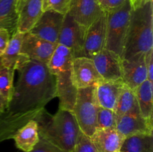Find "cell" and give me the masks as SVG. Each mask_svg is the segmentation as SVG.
<instances>
[{
	"label": "cell",
	"instance_id": "cell-13",
	"mask_svg": "<svg viewBox=\"0 0 153 152\" xmlns=\"http://www.w3.org/2000/svg\"><path fill=\"white\" fill-rule=\"evenodd\" d=\"M145 55L139 54L128 59H122L123 80L133 90L147 80Z\"/></svg>",
	"mask_w": 153,
	"mask_h": 152
},
{
	"label": "cell",
	"instance_id": "cell-5",
	"mask_svg": "<svg viewBox=\"0 0 153 152\" xmlns=\"http://www.w3.org/2000/svg\"><path fill=\"white\" fill-rule=\"evenodd\" d=\"M132 8L131 0H126L125 3L117 10L105 12L107 16V31L105 49L114 52L120 57L121 59Z\"/></svg>",
	"mask_w": 153,
	"mask_h": 152
},
{
	"label": "cell",
	"instance_id": "cell-35",
	"mask_svg": "<svg viewBox=\"0 0 153 152\" xmlns=\"http://www.w3.org/2000/svg\"><path fill=\"white\" fill-rule=\"evenodd\" d=\"M153 0H141L140 2H147V1H152Z\"/></svg>",
	"mask_w": 153,
	"mask_h": 152
},
{
	"label": "cell",
	"instance_id": "cell-9",
	"mask_svg": "<svg viewBox=\"0 0 153 152\" xmlns=\"http://www.w3.org/2000/svg\"><path fill=\"white\" fill-rule=\"evenodd\" d=\"M64 19V15L48 10L43 12L29 33L49 42L58 44L59 34Z\"/></svg>",
	"mask_w": 153,
	"mask_h": 152
},
{
	"label": "cell",
	"instance_id": "cell-20",
	"mask_svg": "<svg viewBox=\"0 0 153 152\" xmlns=\"http://www.w3.org/2000/svg\"><path fill=\"white\" fill-rule=\"evenodd\" d=\"M19 0H0V28L7 30L10 37L17 31Z\"/></svg>",
	"mask_w": 153,
	"mask_h": 152
},
{
	"label": "cell",
	"instance_id": "cell-8",
	"mask_svg": "<svg viewBox=\"0 0 153 152\" xmlns=\"http://www.w3.org/2000/svg\"><path fill=\"white\" fill-rule=\"evenodd\" d=\"M86 30L67 13L64 15L58 44L63 45L71 49L74 58L80 57L83 49Z\"/></svg>",
	"mask_w": 153,
	"mask_h": 152
},
{
	"label": "cell",
	"instance_id": "cell-6",
	"mask_svg": "<svg viewBox=\"0 0 153 152\" xmlns=\"http://www.w3.org/2000/svg\"><path fill=\"white\" fill-rule=\"evenodd\" d=\"M97 104L95 86L78 89L73 113L81 131L91 137L97 130Z\"/></svg>",
	"mask_w": 153,
	"mask_h": 152
},
{
	"label": "cell",
	"instance_id": "cell-19",
	"mask_svg": "<svg viewBox=\"0 0 153 152\" xmlns=\"http://www.w3.org/2000/svg\"><path fill=\"white\" fill-rule=\"evenodd\" d=\"M13 139L17 148L24 152L31 151L40 139L37 122L35 120L27 122L16 131Z\"/></svg>",
	"mask_w": 153,
	"mask_h": 152
},
{
	"label": "cell",
	"instance_id": "cell-18",
	"mask_svg": "<svg viewBox=\"0 0 153 152\" xmlns=\"http://www.w3.org/2000/svg\"><path fill=\"white\" fill-rule=\"evenodd\" d=\"M97 152H120L125 137L116 129H97L90 137Z\"/></svg>",
	"mask_w": 153,
	"mask_h": 152
},
{
	"label": "cell",
	"instance_id": "cell-23",
	"mask_svg": "<svg viewBox=\"0 0 153 152\" xmlns=\"http://www.w3.org/2000/svg\"><path fill=\"white\" fill-rule=\"evenodd\" d=\"M24 34H25L16 31L13 36H11L4 54L1 57L3 66L14 72L20 57L21 46Z\"/></svg>",
	"mask_w": 153,
	"mask_h": 152
},
{
	"label": "cell",
	"instance_id": "cell-2",
	"mask_svg": "<svg viewBox=\"0 0 153 152\" xmlns=\"http://www.w3.org/2000/svg\"><path fill=\"white\" fill-rule=\"evenodd\" d=\"M36 122L40 137L64 152H73L81 130L73 112L58 109L51 116L45 110Z\"/></svg>",
	"mask_w": 153,
	"mask_h": 152
},
{
	"label": "cell",
	"instance_id": "cell-33",
	"mask_svg": "<svg viewBox=\"0 0 153 152\" xmlns=\"http://www.w3.org/2000/svg\"><path fill=\"white\" fill-rule=\"evenodd\" d=\"M7 106V101H6L5 98H4V96L0 92V114H1L5 110Z\"/></svg>",
	"mask_w": 153,
	"mask_h": 152
},
{
	"label": "cell",
	"instance_id": "cell-27",
	"mask_svg": "<svg viewBox=\"0 0 153 152\" xmlns=\"http://www.w3.org/2000/svg\"><path fill=\"white\" fill-rule=\"evenodd\" d=\"M73 0H43V11L57 12L66 15L70 10Z\"/></svg>",
	"mask_w": 153,
	"mask_h": 152
},
{
	"label": "cell",
	"instance_id": "cell-31",
	"mask_svg": "<svg viewBox=\"0 0 153 152\" xmlns=\"http://www.w3.org/2000/svg\"><path fill=\"white\" fill-rule=\"evenodd\" d=\"M146 70H147V79L153 83V49L145 55Z\"/></svg>",
	"mask_w": 153,
	"mask_h": 152
},
{
	"label": "cell",
	"instance_id": "cell-16",
	"mask_svg": "<svg viewBox=\"0 0 153 152\" xmlns=\"http://www.w3.org/2000/svg\"><path fill=\"white\" fill-rule=\"evenodd\" d=\"M116 129L125 138L135 134H152V120L143 118L139 112L127 113L118 118Z\"/></svg>",
	"mask_w": 153,
	"mask_h": 152
},
{
	"label": "cell",
	"instance_id": "cell-1",
	"mask_svg": "<svg viewBox=\"0 0 153 152\" xmlns=\"http://www.w3.org/2000/svg\"><path fill=\"white\" fill-rule=\"evenodd\" d=\"M16 70L17 81L5 110L0 114V142L13 139L29 121L37 120L45 106L57 97L56 79L46 64L20 54Z\"/></svg>",
	"mask_w": 153,
	"mask_h": 152
},
{
	"label": "cell",
	"instance_id": "cell-37",
	"mask_svg": "<svg viewBox=\"0 0 153 152\" xmlns=\"http://www.w3.org/2000/svg\"><path fill=\"white\" fill-rule=\"evenodd\" d=\"M99 1H100H100H101V0H99Z\"/></svg>",
	"mask_w": 153,
	"mask_h": 152
},
{
	"label": "cell",
	"instance_id": "cell-4",
	"mask_svg": "<svg viewBox=\"0 0 153 152\" xmlns=\"http://www.w3.org/2000/svg\"><path fill=\"white\" fill-rule=\"evenodd\" d=\"M73 52L69 48L58 45L46 64L49 72L56 79L57 97L59 109L73 111L78 93V88L73 76Z\"/></svg>",
	"mask_w": 153,
	"mask_h": 152
},
{
	"label": "cell",
	"instance_id": "cell-14",
	"mask_svg": "<svg viewBox=\"0 0 153 152\" xmlns=\"http://www.w3.org/2000/svg\"><path fill=\"white\" fill-rule=\"evenodd\" d=\"M103 12L99 0H73L68 14L87 29Z\"/></svg>",
	"mask_w": 153,
	"mask_h": 152
},
{
	"label": "cell",
	"instance_id": "cell-36",
	"mask_svg": "<svg viewBox=\"0 0 153 152\" xmlns=\"http://www.w3.org/2000/svg\"><path fill=\"white\" fill-rule=\"evenodd\" d=\"M2 66H3V65H2V62H1V58L0 57V68Z\"/></svg>",
	"mask_w": 153,
	"mask_h": 152
},
{
	"label": "cell",
	"instance_id": "cell-34",
	"mask_svg": "<svg viewBox=\"0 0 153 152\" xmlns=\"http://www.w3.org/2000/svg\"><path fill=\"white\" fill-rule=\"evenodd\" d=\"M140 1H141V0H131V4H132L133 7H134V6H136L137 4H140Z\"/></svg>",
	"mask_w": 153,
	"mask_h": 152
},
{
	"label": "cell",
	"instance_id": "cell-28",
	"mask_svg": "<svg viewBox=\"0 0 153 152\" xmlns=\"http://www.w3.org/2000/svg\"><path fill=\"white\" fill-rule=\"evenodd\" d=\"M73 152H97V151L90 137L80 131Z\"/></svg>",
	"mask_w": 153,
	"mask_h": 152
},
{
	"label": "cell",
	"instance_id": "cell-22",
	"mask_svg": "<svg viewBox=\"0 0 153 152\" xmlns=\"http://www.w3.org/2000/svg\"><path fill=\"white\" fill-rule=\"evenodd\" d=\"M120 152H153V134L126 137Z\"/></svg>",
	"mask_w": 153,
	"mask_h": 152
},
{
	"label": "cell",
	"instance_id": "cell-3",
	"mask_svg": "<svg viewBox=\"0 0 153 152\" xmlns=\"http://www.w3.org/2000/svg\"><path fill=\"white\" fill-rule=\"evenodd\" d=\"M153 49V1L140 2L131 10L122 59Z\"/></svg>",
	"mask_w": 153,
	"mask_h": 152
},
{
	"label": "cell",
	"instance_id": "cell-7",
	"mask_svg": "<svg viewBox=\"0 0 153 152\" xmlns=\"http://www.w3.org/2000/svg\"><path fill=\"white\" fill-rule=\"evenodd\" d=\"M107 16L105 12L86 30L83 49L80 57L91 58L105 47Z\"/></svg>",
	"mask_w": 153,
	"mask_h": 152
},
{
	"label": "cell",
	"instance_id": "cell-32",
	"mask_svg": "<svg viewBox=\"0 0 153 152\" xmlns=\"http://www.w3.org/2000/svg\"><path fill=\"white\" fill-rule=\"evenodd\" d=\"M10 37H11L7 30L4 28H0V57L2 56L4 54Z\"/></svg>",
	"mask_w": 153,
	"mask_h": 152
},
{
	"label": "cell",
	"instance_id": "cell-11",
	"mask_svg": "<svg viewBox=\"0 0 153 152\" xmlns=\"http://www.w3.org/2000/svg\"><path fill=\"white\" fill-rule=\"evenodd\" d=\"M96 69L104 80H123L122 59L114 52L106 49L91 58Z\"/></svg>",
	"mask_w": 153,
	"mask_h": 152
},
{
	"label": "cell",
	"instance_id": "cell-29",
	"mask_svg": "<svg viewBox=\"0 0 153 152\" xmlns=\"http://www.w3.org/2000/svg\"><path fill=\"white\" fill-rule=\"evenodd\" d=\"M29 152H64L56 145L40 137L38 142Z\"/></svg>",
	"mask_w": 153,
	"mask_h": 152
},
{
	"label": "cell",
	"instance_id": "cell-30",
	"mask_svg": "<svg viewBox=\"0 0 153 152\" xmlns=\"http://www.w3.org/2000/svg\"><path fill=\"white\" fill-rule=\"evenodd\" d=\"M126 0H101L100 5L104 12H111L120 7Z\"/></svg>",
	"mask_w": 153,
	"mask_h": 152
},
{
	"label": "cell",
	"instance_id": "cell-21",
	"mask_svg": "<svg viewBox=\"0 0 153 152\" xmlns=\"http://www.w3.org/2000/svg\"><path fill=\"white\" fill-rule=\"evenodd\" d=\"M136 98L141 116L149 120H152V82L147 80L139 85L135 89Z\"/></svg>",
	"mask_w": 153,
	"mask_h": 152
},
{
	"label": "cell",
	"instance_id": "cell-10",
	"mask_svg": "<svg viewBox=\"0 0 153 152\" xmlns=\"http://www.w3.org/2000/svg\"><path fill=\"white\" fill-rule=\"evenodd\" d=\"M57 45L28 32L24 34L20 54L30 60L47 64Z\"/></svg>",
	"mask_w": 153,
	"mask_h": 152
},
{
	"label": "cell",
	"instance_id": "cell-17",
	"mask_svg": "<svg viewBox=\"0 0 153 152\" xmlns=\"http://www.w3.org/2000/svg\"><path fill=\"white\" fill-rule=\"evenodd\" d=\"M126 84L123 80H102L95 86V95L98 106L114 110L118 98Z\"/></svg>",
	"mask_w": 153,
	"mask_h": 152
},
{
	"label": "cell",
	"instance_id": "cell-26",
	"mask_svg": "<svg viewBox=\"0 0 153 152\" xmlns=\"http://www.w3.org/2000/svg\"><path fill=\"white\" fill-rule=\"evenodd\" d=\"M13 75L14 71L13 70L4 66L0 68V92L7 101V104L13 92Z\"/></svg>",
	"mask_w": 153,
	"mask_h": 152
},
{
	"label": "cell",
	"instance_id": "cell-25",
	"mask_svg": "<svg viewBox=\"0 0 153 152\" xmlns=\"http://www.w3.org/2000/svg\"><path fill=\"white\" fill-rule=\"evenodd\" d=\"M117 116L114 110L98 106L97 113V129L116 128Z\"/></svg>",
	"mask_w": 153,
	"mask_h": 152
},
{
	"label": "cell",
	"instance_id": "cell-12",
	"mask_svg": "<svg viewBox=\"0 0 153 152\" xmlns=\"http://www.w3.org/2000/svg\"><path fill=\"white\" fill-rule=\"evenodd\" d=\"M72 69L74 83L78 89L96 86L102 80L91 58L87 57L74 58Z\"/></svg>",
	"mask_w": 153,
	"mask_h": 152
},
{
	"label": "cell",
	"instance_id": "cell-15",
	"mask_svg": "<svg viewBox=\"0 0 153 152\" xmlns=\"http://www.w3.org/2000/svg\"><path fill=\"white\" fill-rule=\"evenodd\" d=\"M17 11V31L28 33L43 13V0H19Z\"/></svg>",
	"mask_w": 153,
	"mask_h": 152
},
{
	"label": "cell",
	"instance_id": "cell-24",
	"mask_svg": "<svg viewBox=\"0 0 153 152\" xmlns=\"http://www.w3.org/2000/svg\"><path fill=\"white\" fill-rule=\"evenodd\" d=\"M114 112L117 116V118H120L127 113H136V112L140 113L137 98H136L135 91L126 85L118 98Z\"/></svg>",
	"mask_w": 153,
	"mask_h": 152
}]
</instances>
